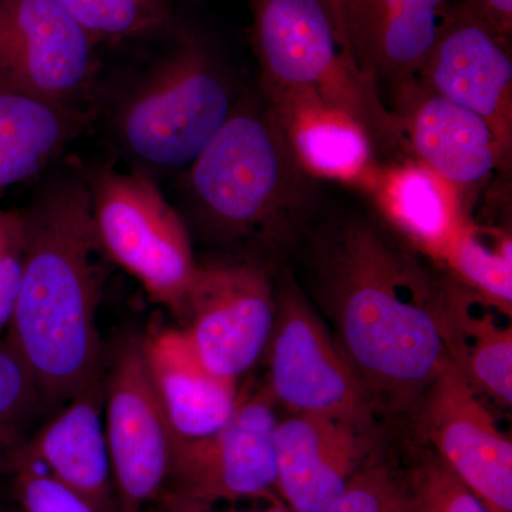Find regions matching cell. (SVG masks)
<instances>
[{
  "instance_id": "cell-32",
  "label": "cell",
  "mask_w": 512,
  "mask_h": 512,
  "mask_svg": "<svg viewBox=\"0 0 512 512\" xmlns=\"http://www.w3.org/2000/svg\"><path fill=\"white\" fill-rule=\"evenodd\" d=\"M264 512H291L288 510V508L282 507V505H272L271 508H268V510Z\"/></svg>"
},
{
  "instance_id": "cell-17",
  "label": "cell",
  "mask_w": 512,
  "mask_h": 512,
  "mask_svg": "<svg viewBox=\"0 0 512 512\" xmlns=\"http://www.w3.org/2000/svg\"><path fill=\"white\" fill-rule=\"evenodd\" d=\"M104 376L69 400L55 419L15 451L96 512H119L103 413Z\"/></svg>"
},
{
  "instance_id": "cell-15",
  "label": "cell",
  "mask_w": 512,
  "mask_h": 512,
  "mask_svg": "<svg viewBox=\"0 0 512 512\" xmlns=\"http://www.w3.org/2000/svg\"><path fill=\"white\" fill-rule=\"evenodd\" d=\"M373 437L339 421L291 413L275 430L276 485L293 512H326L365 463Z\"/></svg>"
},
{
  "instance_id": "cell-13",
  "label": "cell",
  "mask_w": 512,
  "mask_h": 512,
  "mask_svg": "<svg viewBox=\"0 0 512 512\" xmlns=\"http://www.w3.org/2000/svg\"><path fill=\"white\" fill-rule=\"evenodd\" d=\"M416 86L487 121L505 151L512 146L511 39L450 3Z\"/></svg>"
},
{
  "instance_id": "cell-16",
  "label": "cell",
  "mask_w": 512,
  "mask_h": 512,
  "mask_svg": "<svg viewBox=\"0 0 512 512\" xmlns=\"http://www.w3.org/2000/svg\"><path fill=\"white\" fill-rule=\"evenodd\" d=\"M448 6L450 0H340L343 39L360 72L399 93L416 83Z\"/></svg>"
},
{
  "instance_id": "cell-8",
  "label": "cell",
  "mask_w": 512,
  "mask_h": 512,
  "mask_svg": "<svg viewBox=\"0 0 512 512\" xmlns=\"http://www.w3.org/2000/svg\"><path fill=\"white\" fill-rule=\"evenodd\" d=\"M276 404L266 387L241 399L222 429L171 447L163 512H200L217 501L268 494L276 485Z\"/></svg>"
},
{
  "instance_id": "cell-26",
  "label": "cell",
  "mask_w": 512,
  "mask_h": 512,
  "mask_svg": "<svg viewBox=\"0 0 512 512\" xmlns=\"http://www.w3.org/2000/svg\"><path fill=\"white\" fill-rule=\"evenodd\" d=\"M407 487L412 512H491L434 453L414 468Z\"/></svg>"
},
{
  "instance_id": "cell-31",
  "label": "cell",
  "mask_w": 512,
  "mask_h": 512,
  "mask_svg": "<svg viewBox=\"0 0 512 512\" xmlns=\"http://www.w3.org/2000/svg\"><path fill=\"white\" fill-rule=\"evenodd\" d=\"M326 5H328V8L330 10V13H332L333 19H335L336 26H338L340 36H342V25H340V0H325ZM343 42H345V39H343ZM346 45V42H345ZM348 47V45H346ZM349 49V47H348ZM350 52V50H349ZM352 55V53H350Z\"/></svg>"
},
{
  "instance_id": "cell-4",
  "label": "cell",
  "mask_w": 512,
  "mask_h": 512,
  "mask_svg": "<svg viewBox=\"0 0 512 512\" xmlns=\"http://www.w3.org/2000/svg\"><path fill=\"white\" fill-rule=\"evenodd\" d=\"M262 94L305 90L365 126L375 146L404 147L399 119L359 67L325 0H252Z\"/></svg>"
},
{
  "instance_id": "cell-2",
  "label": "cell",
  "mask_w": 512,
  "mask_h": 512,
  "mask_svg": "<svg viewBox=\"0 0 512 512\" xmlns=\"http://www.w3.org/2000/svg\"><path fill=\"white\" fill-rule=\"evenodd\" d=\"M23 214L25 262L8 343L43 403L64 406L104 376L97 328L103 249L89 181L64 177L50 184Z\"/></svg>"
},
{
  "instance_id": "cell-20",
  "label": "cell",
  "mask_w": 512,
  "mask_h": 512,
  "mask_svg": "<svg viewBox=\"0 0 512 512\" xmlns=\"http://www.w3.org/2000/svg\"><path fill=\"white\" fill-rule=\"evenodd\" d=\"M439 323L448 360L480 397L504 409L512 404L511 316L446 272Z\"/></svg>"
},
{
  "instance_id": "cell-14",
  "label": "cell",
  "mask_w": 512,
  "mask_h": 512,
  "mask_svg": "<svg viewBox=\"0 0 512 512\" xmlns=\"http://www.w3.org/2000/svg\"><path fill=\"white\" fill-rule=\"evenodd\" d=\"M404 148L457 192L480 187L507 167L504 150L487 121L466 107L416 86L397 93Z\"/></svg>"
},
{
  "instance_id": "cell-6",
  "label": "cell",
  "mask_w": 512,
  "mask_h": 512,
  "mask_svg": "<svg viewBox=\"0 0 512 512\" xmlns=\"http://www.w3.org/2000/svg\"><path fill=\"white\" fill-rule=\"evenodd\" d=\"M89 187L101 249L180 318L198 265L180 215L144 174L101 171Z\"/></svg>"
},
{
  "instance_id": "cell-29",
  "label": "cell",
  "mask_w": 512,
  "mask_h": 512,
  "mask_svg": "<svg viewBox=\"0 0 512 512\" xmlns=\"http://www.w3.org/2000/svg\"><path fill=\"white\" fill-rule=\"evenodd\" d=\"M26 249L25 214L0 210V330L8 328L22 282Z\"/></svg>"
},
{
  "instance_id": "cell-9",
  "label": "cell",
  "mask_w": 512,
  "mask_h": 512,
  "mask_svg": "<svg viewBox=\"0 0 512 512\" xmlns=\"http://www.w3.org/2000/svg\"><path fill=\"white\" fill-rule=\"evenodd\" d=\"M275 313L268 269L255 262H214L197 265L180 319L205 366L238 382L265 355Z\"/></svg>"
},
{
  "instance_id": "cell-1",
  "label": "cell",
  "mask_w": 512,
  "mask_h": 512,
  "mask_svg": "<svg viewBox=\"0 0 512 512\" xmlns=\"http://www.w3.org/2000/svg\"><path fill=\"white\" fill-rule=\"evenodd\" d=\"M313 298L377 416H414L447 357L439 323L446 269L367 218L309 232Z\"/></svg>"
},
{
  "instance_id": "cell-33",
  "label": "cell",
  "mask_w": 512,
  "mask_h": 512,
  "mask_svg": "<svg viewBox=\"0 0 512 512\" xmlns=\"http://www.w3.org/2000/svg\"><path fill=\"white\" fill-rule=\"evenodd\" d=\"M148 512H163V511L153 510V511H148Z\"/></svg>"
},
{
  "instance_id": "cell-7",
  "label": "cell",
  "mask_w": 512,
  "mask_h": 512,
  "mask_svg": "<svg viewBox=\"0 0 512 512\" xmlns=\"http://www.w3.org/2000/svg\"><path fill=\"white\" fill-rule=\"evenodd\" d=\"M275 301L265 387L276 406L339 421L375 437V407L311 301L289 278L275 288Z\"/></svg>"
},
{
  "instance_id": "cell-11",
  "label": "cell",
  "mask_w": 512,
  "mask_h": 512,
  "mask_svg": "<svg viewBox=\"0 0 512 512\" xmlns=\"http://www.w3.org/2000/svg\"><path fill=\"white\" fill-rule=\"evenodd\" d=\"M417 434L491 512H512V443L444 359L413 416Z\"/></svg>"
},
{
  "instance_id": "cell-3",
  "label": "cell",
  "mask_w": 512,
  "mask_h": 512,
  "mask_svg": "<svg viewBox=\"0 0 512 512\" xmlns=\"http://www.w3.org/2000/svg\"><path fill=\"white\" fill-rule=\"evenodd\" d=\"M185 171L198 217L220 239L281 247L302 238L311 222L318 178L303 167L264 99L237 100Z\"/></svg>"
},
{
  "instance_id": "cell-22",
  "label": "cell",
  "mask_w": 512,
  "mask_h": 512,
  "mask_svg": "<svg viewBox=\"0 0 512 512\" xmlns=\"http://www.w3.org/2000/svg\"><path fill=\"white\" fill-rule=\"evenodd\" d=\"M80 126L72 107L0 89V197L47 167Z\"/></svg>"
},
{
  "instance_id": "cell-19",
  "label": "cell",
  "mask_w": 512,
  "mask_h": 512,
  "mask_svg": "<svg viewBox=\"0 0 512 512\" xmlns=\"http://www.w3.org/2000/svg\"><path fill=\"white\" fill-rule=\"evenodd\" d=\"M262 96L309 173L365 188L372 183L375 141L355 117L305 90Z\"/></svg>"
},
{
  "instance_id": "cell-25",
  "label": "cell",
  "mask_w": 512,
  "mask_h": 512,
  "mask_svg": "<svg viewBox=\"0 0 512 512\" xmlns=\"http://www.w3.org/2000/svg\"><path fill=\"white\" fill-rule=\"evenodd\" d=\"M96 42L141 35L163 25V0H56Z\"/></svg>"
},
{
  "instance_id": "cell-24",
  "label": "cell",
  "mask_w": 512,
  "mask_h": 512,
  "mask_svg": "<svg viewBox=\"0 0 512 512\" xmlns=\"http://www.w3.org/2000/svg\"><path fill=\"white\" fill-rule=\"evenodd\" d=\"M43 403L39 387L22 359L0 343V470L26 441V427Z\"/></svg>"
},
{
  "instance_id": "cell-12",
  "label": "cell",
  "mask_w": 512,
  "mask_h": 512,
  "mask_svg": "<svg viewBox=\"0 0 512 512\" xmlns=\"http://www.w3.org/2000/svg\"><path fill=\"white\" fill-rule=\"evenodd\" d=\"M94 40L56 0H0V89L69 106L94 73Z\"/></svg>"
},
{
  "instance_id": "cell-5",
  "label": "cell",
  "mask_w": 512,
  "mask_h": 512,
  "mask_svg": "<svg viewBox=\"0 0 512 512\" xmlns=\"http://www.w3.org/2000/svg\"><path fill=\"white\" fill-rule=\"evenodd\" d=\"M235 99L211 53L185 39L121 106L119 136L131 157L157 170H187L227 123Z\"/></svg>"
},
{
  "instance_id": "cell-23",
  "label": "cell",
  "mask_w": 512,
  "mask_h": 512,
  "mask_svg": "<svg viewBox=\"0 0 512 512\" xmlns=\"http://www.w3.org/2000/svg\"><path fill=\"white\" fill-rule=\"evenodd\" d=\"M443 268L461 285L511 316L510 232L478 225L468 217L444 256Z\"/></svg>"
},
{
  "instance_id": "cell-30",
  "label": "cell",
  "mask_w": 512,
  "mask_h": 512,
  "mask_svg": "<svg viewBox=\"0 0 512 512\" xmlns=\"http://www.w3.org/2000/svg\"><path fill=\"white\" fill-rule=\"evenodd\" d=\"M458 5L484 20L495 32L512 36V0H456Z\"/></svg>"
},
{
  "instance_id": "cell-10",
  "label": "cell",
  "mask_w": 512,
  "mask_h": 512,
  "mask_svg": "<svg viewBox=\"0 0 512 512\" xmlns=\"http://www.w3.org/2000/svg\"><path fill=\"white\" fill-rule=\"evenodd\" d=\"M104 431L119 512H143L160 498L174 433L144 357L143 339L128 338L106 380Z\"/></svg>"
},
{
  "instance_id": "cell-21",
  "label": "cell",
  "mask_w": 512,
  "mask_h": 512,
  "mask_svg": "<svg viewBox=\"0 0 512 512\" xmlns=\"http://www.w3.org/2000/svg\"><path fill=\"white\" fill-rule=\"evenodd\" d=\"M367 190H372L393 234L443 268L444 256L468 218L454 188L412 160L386 170L377 168Z\"/></svg>"
},
{
  "instance_id": "cell-27",
  "label": "cell",
  "mask_w": 512,
  "mask_h": 512,
  "mask_svg": "<svg viewBox=\"0 0 512 512\" xmlns=\"http://www.w3.org/2000/svg\"><path fill=\"white\" fill-rule=\"evenodd\" d=\"M326 512H412L409 487L389 468L366 464Z\"/></svg>"
},
{
  "instance_id": "cell-28",
  "label": "cell",
  "mask_w": 512,
  "mask_h": 512,
  "mask_svg": "<svg viewBox=\"0 0 512 512\" xmlns=\"http://www.w3.org/2000/svg\"><path fill=\"white\" fill-rule=\"evenodd\" d=\"M22 512H96L32 461L13 453L6 463Z\"/></svg>"
},
{
  "instance_id": "cell-18",
  "label": "cell",
  "mask_w": 512,
  "mask_h": 512,
  "mask_svg": "<svg viewBox=\"0 0 512 512\" xmlns=\"http://www.w3.org/2000/svg\"><path fill=\"white\" fill-rule=\"evenodd\" d=\"M148 373L174 436H210L234 416L241 397L235 380L202 362L184 329H161L143 339Z\"/></svg>"
}]
</instances>
